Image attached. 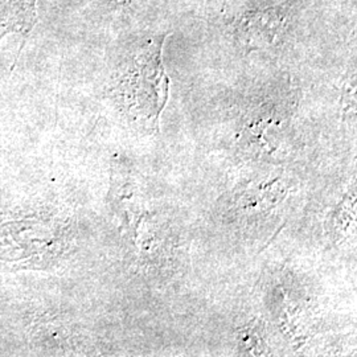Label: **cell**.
I'll return each mask as SVG.
<instances>
[{
    "label": "cell",
    "instance_id": "cell-2",
    "mask_svg": "<svg viewBox=\"0 0 357 357\" xmlns=\"http://www.w3.org/2000/svg\"><path fill=\"white\" fill-rule=\"evenodd\" d=\"M168 32H149L128 52L118 81V93L130 115L156 128L168 100L169 79L163 65Z\"/></svg>",
    "mask_w": 357,
    "mask_h": 357
},
{
    "label": "cell",
    "instance_id": "cell-1",
    "mask_svg": "<svg viewBox=\"0 0 357 357\" xmlns=\"http://www.w3.org/2000/svg\"><path fill=\"white\" fill-rule=\"evenodd\" d=\"M302 0H227L222 8L225 35L240 51H273L298 35Z\"/></svg>",
    "mask_w": 357,
    "mask_h": 357
},
{
    "label": "cell",
    "instance_id": "cell-3",
    "mask_svg": "<svg viewBox=\"0 0 357 357\" xmlns=\"http://www.w3.org/2000/svg\"><path fill=\"white\" fill-rule=\"evenodd\" d=\"M61 243L53 224L23 218L0 227V273L50 266Z\"/></svg>",
    "mask_w": 357,
    "mask_h": 357
},
{
    "label": "cell",
    "instance_id": "cell-4",
    "mask_svg": "<svg viewBox=\"0 0 357 357\" xmlns=\"http://www.w3.org/2000/svg\"><path fill=\"white\" fill-rule=\"evenodd\" d=\"M110 3H113L114 6H130L132 3H137V1H141V0H109Z\"/></svg>",
    "mask_w": 357,
    "mask_h": 357
}]
</instances>
